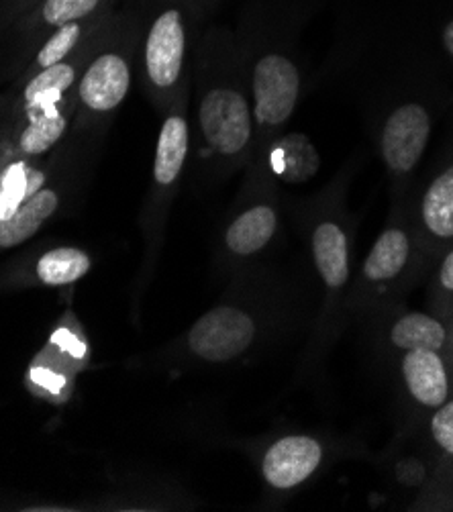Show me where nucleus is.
Returning a JSON list of instances; mask_svg holds the SVG:
<instances>
[{"instance_id":"5","label":"nucleus","mask_w":453,"mask_h":512,"mask_svg":"<svg viewBox=\"0 0 453 512\" xmlns=\"http://www.w3.org/2000/svg\"><path fill=\"white\" fill-rule=\"evenodd\" d=\"M141 35L143 21L137 11L115 13L74 88V133L96 131L115 117L133 84V60Z\"/></svg>"},{"instance_id":"21","label":"nucleus","mask_w":453,"mask_h":512,"mask_svg":"<svg viewBox=\"0 0 453 512\" xmlns=\"http://www.w3.org/2000/svg\"><path fill=\"white\" fill-rule=\"evenodd\" d=\"M92 268V258L80 247H54L35 262V278L41 286L60 288L82 280Z\"/></svg>"},{"instance_id":"25","label":"nucleus","mask_w":453,"mask_h":512,"mask_svg":"<svg viewBox=\"0 0 453 512\" xmlns=\"http://www.w3.org/2000/svg\"><path fill=\"white\" fill-rule=\"evenodd\" d=\"M441 41H443V47L447 49V54L453 58V21H449V23L443 27Z\"/></svg>"},{"instance_id":"13","label":"nucleus","mask_w":453,"mask_h":512,"mask_svg":"<svg viewBox=\"0 0 453 512\" xmlns=\"http://www.w3.org/2000/svg\"><path fill=\"white\" fill-rule=\"evenodd\" d=\"M409 213L427 255L453 245V162L439 170L417 196Z\"/></svg>"},{"instance_id":"17","label":"nucleus","mask_w":453,"mask_h":512,"mask_svg":"<svg viewBox=\"0 0 453 512\" xmlns=\"http://www.w3.org/2000/svg\"><path fill=\"white\" fill-rule=\"evenodd\" d=\"M260 164H264L278 182L300 184L317 174L321 160L309 137L302 133H284L270 145Z\"/></svg>"},{"instance_id":"2","label":"nucleus","mask_w":453,"mask_h":512,"mask_svg":"<svg viewBox=\"0 0 453 512\" xmlns=\"http://www.w3.org/2000/svg\"><path fill=\"white\" fill-rule=\"evenodd\" d=\"M298 294L282 282L241 272L229 292L170 345L174 364L227 366L243 362L302 319Z\"/></svg>"},{"instance_id":"20","label":"nucleus","mask_w":453,"mask_h":512,"mask_svg":"<svg viewBox=\"0 0 453 512\" xmlns=\"http://www.w3.org/2000/svg\"><path fill=\"white\" fill-rule=\"evenodd\" d=\"M113 7L115 0H39L27 23L37 35L47 37L68 23L111 13Z\"/></svg>"},{"instance_id":"18","label":"nucleus","mask_w":453,"mask_h":512,"mask_svg":"<svg viewBox=\"0 0 453 512\" xmlns=\"http://www.w3.org/2000/svg\"><path fill=\"white\" fill-rule=\"evenodd\" d=\"M76 115L74 94L62 105L25 115V127L19 133L17 147L23 158H37L52 151L70 131V123Z\"/></svg>"},{"instance_id":"22","label":"nucleus","mask_w":453,"mask_h":512,"mask_svg":"<svg viewBox=\"0 0 453 512\" xmlns=\"http://www.w3.org/2000/svg\"><path fill=\"white\" fill-rule=\"evenodd\" d=\"M49 178V170L37 168L27 160H17L0 176V221L9 219L21 204L39 192Z\"/></svg>"},{"instance_id":"15","label":"nucleus","mask_w":453,"mask_h":512,"mask_svg":"<svg viewBox=\"0 0 453 512\" xmlns=\"http://www.w3.org/2000/svg\"><path fill=\"white\" fill-rule=\"evenodd\" d=\"M109 23L105 25L103 31H98L90 41H86L80 49H76L70 58L27 78L25 88H23V98H21V109L25 115L54 109L74 94V88H76L84 68L96 54L98 43H100V39H103Z\"/></svg>"},{"instance_id":"24","label":"nucleus","mask_w":453,"mask_h":512,"mask_svg":"<svg viewBox=\"0 0 453 512\" xmlns=\"http://www.w3.org/2000/svg\"><path fill=\"white\" fill-rule=\"evenodd\" d=\"M429 435L435 447L453 459V398L435 408L429 421Z\"/></svg>"},{"instance_id":"9","label":"nucleus","mask_w":453,"mask_h":512,"mask_svg":"<svg viewBox=\"0 0 453 512\" xmlns=\"http://www.w3.org/2000/svg\"><path fill=\"white\" fill-rule=\"evenodd\" d=\"M192 94V82L180 90L174 105L164 115V123L158 133L154 168H151V182L147 188V196L141 209V231L145 237V278L149 270L154 268L164 235L166 223L170 217V209L174 198L180 190V182L190 158L192 133L188 119V105Z\"/></svg>"},{"instance_id":"7","label":"nucleus","mask_w":453,"mask_h":512,"mask_svg":"<svg viewBox=\"0 0 453 512\" xmlns=\"http://www.w3.org/2000/svg\"><path fill=\"white\" fill-rule=\"evenodd\" d=\"M243 45L254 113V153L249 164H260L270 145L286 133L302 98L305 78L292 51L284 45L256 39H243Z\"/></svg>"},{"instance_id":"26","label":"nucleus","mask_w":453,"mask_h":512,"mask_svg":"<svg viewBox=\"0 0 453 512\" xmlns=\"http://www.w3.org/2000/svg\"><path fill=\"white\" fill-rule=\"evenodd\" d=\"M190 3H192V7L198 11V15L203 17V15L217 3V0H190Z\"/></svg>"},{"instance_id":"23","label":"nucleus","mask_w":453,"mask_h":512,"mask_svg":"<svg viewBox=\"0 0 453 512\" xmlns=\"http://www.w3.org/2000/svg\"><path fill=\"white\" fill-rule=\"evenodd\" d=\"M429 298L433 315L449 321L453 319V245L441 251V262L431 280Z\"/></svg>"},{"instance_id":"16","label":"nucleus","mask_w":453,"mask_h":512,"mask_svg":"<svg viewBox=\"0 0 453 512\" xmlns=\"http://www.w3.org/2000/svg\"><path fill=\"white\" fill-rule=\"evenodd\" d=\"M64 182L45 184L39 192L27 198L9 219L0 221V249L23 245L58 215L66 200Z\"/></svg>"},{"instance_id":"4","label":"nucleus","mask_w":453,"mask_h":512,"mask_svg":"<svg viewBox=\"0 0 453 512\" xmlns=\"http://www.w3.org/2000/svg\"><path fill=\"white\" fill-rule=\"evenodd\" d=\"M427 264V251L415 231L409 198L392 202L384 229L360 264L347 302V321L380 315L417 282Z\"/></svg>"},{"instance_id":"11","label":"nucleus","mask_w":453,"mask_h":512,"mask_svg":"<svg viewBox=\"0 0 453 512\" xmlns=\"http://www.w3.org/2000/svg\"><path fill=\"white\" fill-rule=\"evenodd\" d=\"M327 457L329 449L323 439L309 433H288L266 445L260 472L274 492H294L323 470Z\"/></svg>"},{"instance_id":"14","label":"nucleus","mask_w":453,"mask_h":512,"mask_svg":"<svg viewBox=\"0 0 453 512\" xmlns=\"http://www.w3.org/2000/svg\"><path fill=\"white\" fill-rule=\"evenodd\" d=\"M370 321L378 329L382 347L392 355L419 347L447 351L449 321L433 313L409 311L402 304H394Z\"/></svg>"},{"instance_id":"8","label":"nucleus","mask_w":453,"mask_h":512,"mask_svg":"<svg viewBox=\"0 0 453 512\" xmlns=\"http://www.w3.org/2000/svg\"><path fill=\"white\" fill-rule=\"evenodd\" d=\"M243 188L219 235V264L235 274L254 270L282 231L278 180L264 164L247 166Z\"/></svg>"},{"instance_id":"10","label":"nucleus","mask_w":453,"mask_h":512,"mask_svg":"<svg viewBox=\"0 0 453 512\" xmlns=\"http://www.w3.org/2000/svg\"><path fill=\"white\" fill-rule=\"evenodd\" d=\"M433 131V117L421 100L392 105L376 131V147L390 180L392 202L407 200L413 176L425 156Z\"/></svg>"},{"instance_id":"12","label":"nucleus","mask_w":453,"mask_h":512,"mask_svg":"<svg viewBox=\"0 0 453 512\" xmlns=\"http://www.w3.org/2000/svg\"><path fill=\"white\" fill-rule=\"evenodd\" d=\"M400 388L421 411H435L451 398V364L445 351L409 349L394 355Z\"/></svg>"},{"instance_id":"6","label":"nucleus","mask_w":453,"mask_h":512,"mask_svg":"<svg viewBox=\"0 0 453 512\" xmlns=\"http://www.w3.org/2000/svg\"><path fill=\"white\" fill-rule=\"evenodd\" d=\"M151 11L139 43L141 84L147 100L162 117L176 96L192 82L190 54L194 51V29L200 21L190 0H151Z\"/></svg>"},{"instance_id":"3","label":"nucleus","mask_w":453,"mask_h":512,"mask_svg":"<svg viewBox=\"0 0 453 512\" xmlns=\"http://www.w3.org/2000/svg\"><path fill=\"white\" fill-rule=\"evenodd\" d=\"M351 170H341L327 188L298 207L302 233L307 237L313 270L321 288V306L305 357V370L317 366L347 325V302L354 288L356 217L347 209Z\"/></svg>"},{"instance_id":"1","label":"nucleus","mask_w":453,"mask_h":512,"mask_svg":"<svg viewBox=\"0 0 453 512\" xmlns=\"http://www.w3.org/2000/svg\"><path fill=\"white\" fill-rule=\"evenodd\" d=\"M194 119L190 125L198 180L213 186L245 170L254 153V113L243 37L215 27L194 56Z\"/></svg>"},{"instance_id":"28","label":"nucleus","mask_w":453,"mask_h":512,"mask_svg":"<svg viewBox=\"0 0 453 512\" xmlns=\"http://www.w3.org/2000/svg\"><path fill=\"white\" fill-rule=\"evenodd\" d=\"M11 3H15V5H19V7H27V9H33L39 0H11Z\"/></svg>"},{"instance_id":"19","label":"nucleus","mask_w":453,"mask_h":512,"mask_svg":"<svg viewBox=\"0 0 453 512\" xmlns=\"http://www.w3.org/2000/svg\"><path fill=\"white\" fill-rule=\"evenodd\" d=\"M113 11L105 13V15H98L92 19H84V21H74L68 23L56 31L49 33L39 49L35 54V60L29 66L27 78H31L33 74L45 70V68H52L60 62H64L66 58H70L76 49H80L86 41H90L98 31H103L105 25L113 19Z\"/></svg>"},{"instance_id":"27","label":"nucleus","mask_w":453,"mask_h":512,"mask_svg":"<svg viewBox=\"0 0 453 512\" xmlns=\"http://www.w3.org/2000/svg\"><path fill=\"white\" fill-rule=\"evenodd\" d=\"M445 355H447L449 364L453 366V319H449V341H447V351H445Z\"/></svg>"}]
</instances>
